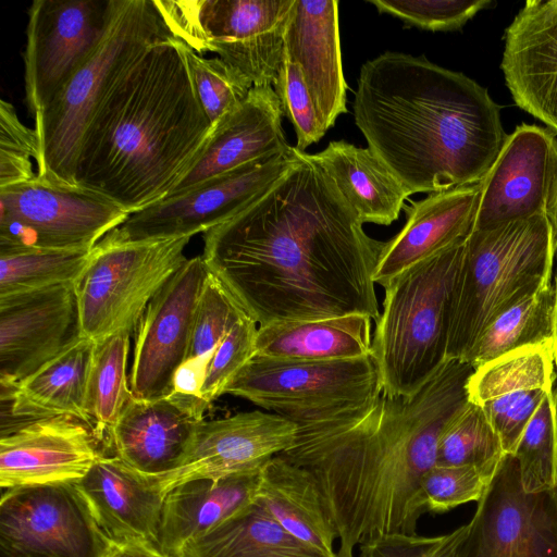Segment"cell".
Wrapping results in <instances>:
<instances>
[{
	"instance_id": "obj_1",
	"label": "cell",
	"mask_w": 557,
	"mask_h": 557,
	"mask_svg": "<svg viewBox=\"0 0 557 557\" xmlns=\"http://www.w3.org/2000/svg\"><path fill=\"white\" fill-rule=\"evenodd\" d=\"M203 243L209 272L259 326L380 315L373 274L384 243L305 151Z\"/></svg>"
},
{
	"instance_id": "obj_2",
	"label": "cell",
	"mask_w": 557,
	"mask_h": 557,
	"mask_svg": "<svg viewBox=\"0 0 557 557\" xmlns=\"http://www.w3.org/2000/svg\"><path fill=\"white\" fill-rule=\"evenodd\" d=\"M474 368L447 359L413 396L381 394L367 407L297 424L294 445L280 454L308 471L337 534L338 557L389 534H417L428 512L424 474L436 465L440 437L469 401Z\"/></svg>"
},
{
	"instance_id": "obj_3",
	"label": "cell",
	"mask_w": 557,
	"mask_h": 557,
	"mask_svg": "<svg viewBox=\"0 0 557 557\" xmlns=\"http://www.w3.org/2000/svg\"><path fill=\"white\" fill-rule=\"evenodd\" d=\"M352 110L410 195L481 182L508 136L485 87L424 55L386 51L363 63Z\"/></svg>"
},
{
	"instance_id": "obj_4",
	"label": "cell",
	"mask_w": 557,
	"mask_h": 557,
	"mask_svg": "<svg viewBox=\"0 0 557 557\" xmlns=\"http://www.w3.org/2000/svg\"><path fill=\"white\" fill-rule=\"evenodd\" d=\"M212 125L173 35L147 46L94 113L75 183L125 212L165 198L203 148Z\"/></svg>"
},
{
	"instance_id": "obj_5",
	"label": "cell",
	"mask_w": 557,
	"mask_h": 557,
	"mask_svg": "<svg viewBox=\"0 0 557 557\" xmlns=\"http://www.w3.org/2000/svg\"><path fill=\"white\" fill-rule=\"evenodd\" d=\"M555 252L546 214L473 228L451 290L446 359L465 361L499 314L550 284Z\"/></svg>"
},
{
	"instance_id": "obj_6",
	"label": "cell",
	"mask_w": 557,
	"mask_h": 557,
	"mask_svg": "<svg viewBox=\"0 0 557 557\" xmlns=\"http://www.w3.org/2000/svg\"><path fill=\"white\" fill-rule=\"evenodd\" d=\"M172 35L156 0H112L106 32L88 59L35 116L37 177L78 188L75 169L85 131L112 86L150 44Z\"/></svg>"
},
{
	"instance_id": "obj_7",
	"label": "cell",
	"mask_w": 557,
	"mask_h": 557,
	"mask_svg": "<svg viewBox=\"0 0 557 557\" xmlns=\"http://www.w3.org/2000/svg\"><path fill=\"white\" fill-rule=\"evenodd\" d=\"M466 239L407 269L386 285L372 356L383 394L410 398L446 359L450 296Z\"/></svg>"
},
{
	"instance_id": "obj_8",
	"label": "cell",
	"mask_w": 557,
	"mask_h": 557,
	"mask_svg": "<svg viewBox=\"0 0 557 557\" xmlns=\"http://www.w3.org/2000/svg\"><path fill=\"white\" fill-rule=\"evenodd\" d=\"M383 393L371 355L346 360L308 361L255 356L224 394L245 398L296 424L348 413Z\"/></svg>"
},
{
	"instance_id": "obj_9",
	"label": "cell",
	"mask_w": 557,
	"mask_h": 557,
	"mask_svg": "<svg viewBox=\"0 0 557 557\" xmlns=\"http://www.w3.org/2000/svg\"><path fill=\"white\" fill-rule=\"evenodd\" d=\"M171 32L194 51L212 52L253 87L273 86L295 0H156Z\"/></svg>"
},
{
	"instance_id": "obj_10",
	"label": "cell",
	"mask_w": 557,
	"mask_h": 557,
	"mask_svg": "<svg viewBox=\"0 0 557 557\" xmlns=\"http://www.w3.org/2000/svg\"><path fill=\"white\" fill-rule=\"evenodd\" d=\"M191 237L97 244L74 284L83 337L136 330L147 306L186 262Z\"/></svg>"
},
{
	"instance_id": "obj_11",
	"label": "cell",
	"mask_w": 557,
	"mask_h": 557,
	"mask_svg": "<svg viewBox=\"0 0 557 557\" xmlns=\"http://www.w3.org/2000/svg\"><path fill=\"white\" fill-rule=\"evenodd\" d=\"M296 153V147L290 146L129 213L98 244L157 242L205 233L261 196L294 163Z\"/></svg>"
},
{
	"instance_id": "obj_12",
	"label": "cell",
	"mask_w": 557,
	"mask_h": 557,
	"mask_svg": "<svg viewBox=\"0 0 557 557\" xmlns=\"http://www.w3.org/2000/svg\"><path fill=\"white\" fill-rule=\"evenodd\" d=\"M127 215L98 194L36 177L0 189V252L92 250Z\"/></svg>"
},
{
	"instance_id": "obj_13",
	"label": "cell",
	"mask_w": 557,
	"mask_h": 557,
	"mask_svg": "<svg viewBox=\"0 0 557 557\" xmlns=\"http://www.w3.org/2000/svg\"><path fill=\"white\" fill-rule=\"evenodd\" d=\"M109 542L74 483L3 490L0 557H100Z\"/></svg>"
},
{
	"instance_id": "obj_14",
	"label": "cell",
	"mask_w": 557,
	"mask_h": 557,
	"mask_svg": "<svg viewBox=\"0 0 557 557\" xmlns=\"http://www.w3.org/2000/svg\"><path fill=\"white\" fill-rule=\"evenodd\" d=\"M455 557H557L555 495L527 493L512 454L500 460Z\"/></svg>"
},
{
	"instance_id": "obj_15",
	"label": "cell",
	"mask_w": 557,
	"mask_h": 557,
	"mask_svg": "<svg viewBox=\"0 0 557 557\" xmlns=\"http://www.w3.org/2000/svg\"><path fill=\"white\" fill-rule=\"evenodd\" d=\"M112 0H35L23 53L27 108H46L100 42Z\"/></svg>"
},
{
	"instance_id": "obj_16",
	"label": "cell",
	"mask_w": 557,
	"mask_h": 557,
	"mask_svg": "<svg viewBox=\"0 0 557 557\" xmlns=\"http://www.w3.org/2000/svg\"><path fill=\"white\" fill-rule=\"evenodd\" d=\"M208 274L202 256L187 259L147 306L136 327L128 376L134 398L156 400L171 392L173 375L188 354Z\"/></svg>"
},
{
	"instance_id": "obj_17",
	"label": "cell",
	"mask_w": 557,
	"mask_h": 557,
	"mask_svg": "<svg viewBox=\"0 0 557 557\" xmlns=\"http://www.w3.org/2000/svg\"><path fill=\"white\" fill-rule=\"evenodd\" d=\"M296 436L295 422L259 410L201 420L180 463L169 472L146 475L165 497L191 480L260 471L271 458L290 448Z\"/></svg>"
},
{
	"instance_id": "obj_18",
	"label": "cell",
	"mask_w": 557,
	"mask_h": 557,
	"mask_svg": "<svg viewBox=\"0 0 557 557\" xmlns=\"http://www.w3.org/2000/svg\"><path fill=\"white\" fill-rule=\"evenodd\" d=\"M83 337L74 284L0 297V385L12 388Z\"/></svg>"
},
{
	"instance_id": "obj_19",
	"label": "cell",
	"mask_w": 557,
	"mask_h": 557,
	"mask_svg": "<svg viewBox=\"0 0 557 557\" xmlns=\"http://www.w3.org/2000/svg\"><path fill=\"white\" fill-rule=\"evenodd\" d=\"M556 177V134L547 127L518 125L481 181L473 228L546 214Z\"/></svg>"
},
{
	"instance_id": "obj_20",
	"label": "cell",
	"mask_w": 557,
	"mask_h": 557,
	"mask_svg": "<svg viewBox=\"0 0 557 557\" xmlns=\"http://www.w3.org/2000/svg\"><path fill=\"white\" fill-rule=\"evenodd\" d=\"M100 455L91 429L79 420L32 421L0 438V486L75 483Z\"/></svg>"
},
{
	"instance_id": "obj_21",
	"label": "cell",
	"mask_w": 557,
	"mask_h": 557,
	"mask_svg": "<svg viewBox=\"0 0 557 557\" xmlns=\"http://www.w3.org/2000/svg\"><path fill=\"white\" fill-rule=\"evenodd\" d=\"M553 344L521 348L474 369L467 383L469 401L484 411L504 451L513 454L521 435L553 391Z\"/></svg>"
},
{
	"instance_id": "obj_22",
	"label": "cell",
	"mask_w": 557,
	"mask_h": 557,
	"mask_svg": "<svg viewBox=\"0 0 557 557\" xmlns=\"http://www.w3.org/2000/svg\"><path fill=\"white\" fill-rule=\"evenodd\" d=\"M500 70L516 106L557 135V0H528L505 30Z\"/></svg>"
},
{
	"instance_id": "obj_23",
	"label": "cell",
	"mask_w": 557,
	"mask_h": 557,
	"mask_svg": "<svg viewBox=\"0 0 557 557\" xmlns=\"http://www.w3.org/2000/svg\"><path fill=\"white\" fill-rule=\"evenodd\" d=\"M74 485L108 540L160 550L164 496L148 475L101 454Z\"/></svg>"
},
{
	"instance_id": "obj_24",
	"label": "cell",
	"mask_w": 557,
	"mask_h": 557,
	"mask_svg": "<svg viewBox=\"0 0 557 557\" xmlns=\"http://www.w3.org/2000/svg\"><path fill=\"white\" fill-rule=\"evenodd\" d=\"M282 117L273 87H252L245 100L212 127L197 159L166 197L288 149Z\"/></svg>"
},
{
	"instance_id": "obj_25",
	"label": "cell",
	"mask_w": 557,
	"mask_h": 557,
	"mask_svg": "<svg viewBox=\"0 0 557 557\" xmlns=\"http://www.w3.org/2000/svg\"><path fill=\"white\" fill-rule=\"evenodd\" d=\"M480 195L481 182L405 205L407 222L384 243L374 283L384 286L412 265L467 239L474 227Z\"/></svg>"
},
{
	"instance_id": "obj_26",
	"label": "cell",
	"mask_w": 557,
	"mask_h": 557,
	"mask_svg": "<svg viewBox=\"0 0 557 557\" xmlns=\"http://www.w3.org/2000/svg\"><path fill=\"white\" fill-rule=\"evenodd\" d=\"M285 55L304 75L326 133L347 112L337 0H295L285 35Z\"/></svg>"
},
{
	"instance_id": "obj_27",
	"label": "cell",
	"mask_w": 557,
	"mask_h": 557,
	"mask_svg": "<svg viewBox=\"0 0 557 557\" xmlns=\"http://www.w3.org/2000/svg\"><path fill=\"white\" fill-rule=\"evenodd\" d=\"M198 422L168 397L132 396L110 432L108 446L136 471L162 474L180 463Z\"/></svg>"
},
{
	"instance_id": "obj_28",
	"label": "cell",
	"mask_w": 557,
	"mask_h": 557,
	"mask_svg": "<svg viewBox=\"0 0 557 557\" xmlns=\"http://www.w3.org/2000/svg\"><path fill=\"white\" fill-rule=\"evenodd\" d=\"M96 342L82 337L65 351L12 388H1L10 417L1 436L32 421L70 417L88 425L87 383ZM89 426V425H88Z\"/></svg>"
},
{
	"instance_id": "obj_29",
	"label": "cell",
	"mask_w": 557,
	"mask_h": 557,
	"mask_svg": "<svg viewBox=\"0 0 557 557\" xmlns=\"http://www.w3.org/2000/svg\"><path fill=\"white\" fill-rule=\"evenodd\" d=\"M260 471L185 482L163 502L160 550L180 557L185 545L255 503Z\"/></svg>"
},
{
	"instance_id": "obj_30",
	"label": "cell",
	"mask_w": 557,
	"mask_h": 557,
	"mask_svg": "<svg viewBox=\"0 0 557 557\" xmlns=\"http://www.w3.org/2000/svg\"><path fill=\"white\" fill-rule=\"evenodd\" d=\"M255 503L289 534L326 554L337 555V534L312 475L281 455L260 470Z\"/></svg>"
},
{
	"instance_id": "obj_31",
	"label": "cell",
	"mask_w": 557,
	"mask_h": 557,
	"mask_svg": "<svg viewBox=\"0 0 557 557\" xmlns=\"http://www.w3.org/2000/svg\"><path fill=\"white\" fill-rule=\"evenodd\" d=\"M312 157L362 223L389 225L398 219L410 194L369 147L331 141Z\"/></svg>"
},
{
	"instance_id": "obj_32",
	"label": "cell",
	"mask_w": 557,
	"mask_h": 557,
	"mask_svg": "<svg viewBox=\"0 0 557 557\" xmlns=\"http://www.w3.org/2000/svg\"><path fill=\"white\" fill-rule=\"evenodd\" d=\"M371 318L282 321L258 326L256 354L308 361L346 360L372 354Z\"/></svg>"
},
{
	"instance_id": "obj_33",
	"label": "cell",
	"mask_w": 557,
	"mask_h": 557,
	"mask_svg": "<svg viewBox=\"0 0 557 557\" xmlns=\"http://www.w3.org/2000/svg\"><path fill=\"white\" fill-rule=\"evenodd\" d=\"M180 557H338L289 534L256 503L188 542Z\"/></svg>"
},
{
	"instance_id": "obj_34",
	"label": "cell",
	"mask_w": 557,
	"mask_h": 557,
	"mask_svg": "<svg viewBox=\"0 0 557 557\" xmlns=\"http://www.w3.org/2000/svg\"><path fill=\"white\" fill-rule=\"evenodd\" d=\"M553 282L499 314L480 335L465 361L474 369L508 352L553 344Z\"/></svg>"
},
{
	"instance_id": "obj_35",
	"label": "cell",
	"mask_w": 557,
	"mask_h": 557,
	"mask_svg": "<svg viewBox=\"0 0 557 557\" xmlns=\"http://www.w3.org/2000/svg\"><path fill=\"white\" fill-rule=\"evenodd\" d=\"M131 333L121 331L97 341L90 366L85 410L95 437L107 446L133 396L126 374Z\"/></svg>"
},
{
	"instance_id": "obj_36",
	"label": "cell",
	"mask_w": 557,
	"mask_h": 557,
	"mask_svg": "<svg viewBox=\"0 0 557 557\" xmlns=\"http://www.w3.org/2000/svg\"><path fill=\"white\" fill-rule=\"evenodd\" d=\"M92 250L26 249L0 252V297L76 281Z\"/></svg>"
},
{
	"instance_id": "obj_37",
	"label": "cell",
	"mask_w": 557,
	"mask_h": 557,
	"mask_svg": "<svg viewBox=\"0 0 557 557\" xmlns=\"http://www.w3.org/2000/svg\"><path fill=\"white\" fill-rule=\"evenodd\" d=\"M505 454L500 438L484 411L468 401L448 422L440 437L436 466L496 469Z\"/></svg>"
},
{
	"instance_id": "obj_38",
	"label": "cell",
	"mask_w": 557,
	"mask_h": 557,
	"mask_svg": "<svg viewBox=\"0 0 557 557\" xmlns=\"http://www.w3.org/2000/svg\"><path fill=\"white\" fill-rule=\"evenodd\" d=\"M527 493L552 491L557 468V411L552 391L527 424L513 451Z\"/></svg>"
},
{
	"instance_id": "obj_39",
	"label": "cell",
	"mask_w": 557,
	"mask_h": 557,
	"mask_svg": "<svg viewBox=\"0 0 557 557\" xmlns=\"http://www.w3.org/2000/svg\"><path fill=\"white\" fill-rule=\"evenodd\" d=\"M185 54L198 99L213 127L245 100L253 86L218 57L206 58L186 45Z\"/></svg>"
},
{
	"instance_id": "obj_40",
	"label": "cell",
	"mask_w": 557,
	"mask_h": 557,
	"mask_svg": "<svg viewBox=\"0 0 557 557\" xmlns=\"http://www.w3.org/2000/svg\"><path fill=\"white\" fill-rule=\"evenodd\" d=\"M380 13H387L407 27L431 32L462 28L479 12L494 7L492 0H368Z\"/></svg>"
},
{
	"instance_id": "obj_41",
	"label": "cell",
	"mask_w": 557,
	"mask_h": 557,
	"mask_svg": "<svg viewBox=\"0 0 557 557\" xmlns=\"http://www.w3.org/2000/svg\"><path fill=\"white\" fill-rule=\"evenodd\" d=\"M244 314L247 313L209 272L197 304L186 359L214 355L227 332Z\"/></svg>"
},
{
	"instance_id": "obj_42",
	"label": "cell",
	"mask_w": 557,
	"mask_h": 557,
	"mask_svg": "<svg viewBox=\"0 0 557 557\" xmlns=\"http://www.w3.org/2000/svg\"><path fill=\"white\" fill-rule=\"evenodd\" d=\"M496 470L476 466L435 465L421 481L426 511L442 513L469 502H479Z\"/></svg>"
},
{
	"instance_id": "obj_43",
	"label": "cell",
	"mask_w": 557,
	"mask_h": 557,
	"mask_svg": "<svg viewBox=\"0 0 557 557\" xmlns=\"http://www.w3.org/2000/svg\"><path fill=\"white\" fill-rule=\"evenodd\" d=\"M283 116L293 124L297 141L296 148L305 151L310 145L318 143L326 133L305 82L300 67L284 53L274 85Z\"/></svg>"
},
{
	"instance_id": "obj_44",
	"label": "cell",
	"mask_w": 557,
	"mask_h": 557,
	"mask_svg": "<svg viewBox=\"0 0 557 557\" xmlns=\"http://www.w3.org/2000/svg\"><path fill=\"white\" fill-rule=\"evenodd\" d=\"M38 141L34 129L21 122L14 107L0 101V189L28 183L37 177Z\"/></svg>"
},
{
	"instance_id": "obj_45",
	"label": "cell",
	"mask_w": 557,
	"mask_h": 557,
	"mask_svg": "<svg viewBox=\"0 0 557 557\" xmlns=\"http://www.w3.org/2000/svg\"><path fill=\"white\" fill-rule=\"evenodd\" d=\"M257 323L244 314L227 332L209 364L202 398L210 407L237 372L255 356Z\"/></svg>"
},
{
	"instance_id": "obj_46",
	"label": "cell",
	"mask_w": 557,
	"mask_h": 557,
	"mask_svg": "<svg viewBox=\"0 0 557 557\" xmlns=\"http://www.w3.org/2000/svg\"><path fill=\"white\" fill-rule=\"evenodd\" d=\"M466 524L437 536L383 535L361 544L359 557H455Z\"/></svg>"
},
{
	"instance_id": "obj_47",
	"label": "cell",
	"mask_w": 557,
	"mask_h": 557,
	"mask_svg": "<svg viewBox=\"0 0 557 557\" xmlns=\"http://www.w3.org/2000/svg\"><path fill=\"white\" fill-rule=\"evenodd\" d=\"M100 557H168L161 550L154 547L126 543L109 542L108 547Z\"/></svg>"
},
{
	"instance_id": "obj_48",
	"label": "cell",
	"mask_w": 557,
	"mask_h": 557,
	"mask_svg": "<svg viewBox=\"0 0 557 557\" xmlns=\"http://www.w3.org/2000/svg\"><path fill=\"white\" fill-rule=\"evenodd\" d=\"M556 259V270L554 273V313H553V355H554V364L557 370V249L555 252ZM555 403H556V411H557V391L555 393Z\"/></svg>"
},
{
	"instance_id": "obj_49",
	"label": "cell",
	"mask_w": 557,
	"mask_h": 557,
	"mask_svg": "<svg viewBox=\"0 0 557 557\" xmlns=\"http://www.w3.org/2000/svg\"><path fill=\"white\" fill-rule=\"evenodd\" d=\"M546 216L552 226L554 246L557 249V177L547 206Z\"/></svg>"
},
{
	"instance_id": "obj_50",
	"label": "cell",
	"mask_w": 557,
	"mask_h": 557,
	"mask_svg": "<svg viewBox=\"0 0 557 557\" xmlns=\"http://www.w3.org/2000/svg\"><path fill=\"white\" fill-rule=\"evenodd\" d=\"M554 495H555V498L557 500V468H556V479H555V485H554V488L552 490Z\"/></svg>"
}]
</instances>
